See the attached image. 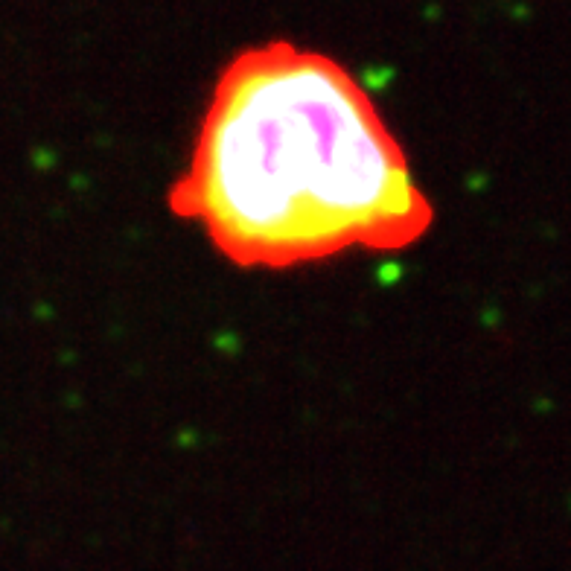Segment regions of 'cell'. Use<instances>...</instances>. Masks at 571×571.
I'll list each match as a JSON object with an SVG mask.
<instances>
[{
    "label": "cell",
    "mask_w": 571,
    "mask_h": 571,
    "mask_svg": "<svg viewBox=\"0 0 571 571\" xmlns=\"http://www.w3.org/2000/svg\"><path fill=\"white\" fill-rule=\"evenodd\" d=\"M167 199L239 269L397 254L435 225L403 143L359 79L292 41L225 65Z\"/></svg>",
    "instance_id": "1"
}]
</instances>
